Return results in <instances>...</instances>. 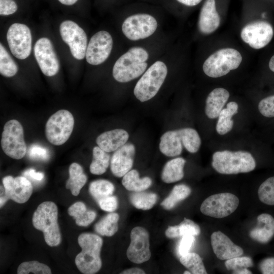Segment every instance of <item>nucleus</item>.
<instances>
[{"mask_svg":"<svg viewBox=\"0 0 274 274\" xmlns=\"http://www.w3.org/2000/svg\"><path fill=\"white\" fill-rule=\"evenodd\" d=\"M149 54L145 48L135 46L122 54L115 62L112 74L120 83L130 82L142 76L148 68Z\"/></svg>","mask_w":274,"mask_h":274,"instance_id":"nucleus-1","label":"nucleus"},{"mask_svg":"<svg viewBox=\"0 0 274 274\" xmlns=\"http://www.w3.org/2000/svg\"><path fill=\"white\" fill-rule=\"evenodd\" d=\"M78 242L82 251L75 258L77 268L84 274L96 273L102 265L100 253L102 239L93 233H83L79 235Z\"/></svg>","mask_w":274,"mask_h":274,"instance_id":"nucleus-2","label":"nucleus"},{"mask_svg":"<svg viewBox=\"0 0 274 274\" xmlns=\"http://www.w3.org/2000/svg\"><path fill=\"white\" fill-rule=\"evenodd\" d=\"M212 165L218 173L225 175L249 173L256 167V161L247 151L223 150L215 152Z\"/></svg>","mask_w":274,"mask_h":274,"instance_id":"nucleus-3","label":"nucleus"},{"mask_svg":"<svg viewBox=\"0 0 274 274\" xmlns=\"http://www.w3.org/2000/svg\"><path fill=\"white\" fill-rule=\"evenodd\" d=\"M57 219L58 208L52 201L41 203L33 215V227L43 232L46 243L50 247L57 246L61 241Z\"/></svg>","mask_w":274,"mask_h":274,"instance_id":"nucleus-4","label":"nucleus"},{"mask_svg":"<svg viewBox=\"0 0 274 274\" xmlns=\"http://www.w3.org/2000/svg\"><path fill=\"white\" fill-rule=\"evenodd\" d=\"M168 73L166 64L157 60L148 67L136 83L133 93L141 102L154 97L163 84Z\"/></svg>","mask_w":274,"mask_h":274,"instance_id":"nucleus-5","label":"nucleus"},{"mask_svg":"<svg viewBox=\"0 0 274 274\" xmlns=\"http://www.w3.org/2000/svg\"><path fill=\"white\" fill-rule=\"evenodd\" d=\"M242 59L241 54L237 50L231 48L221 49L206 59L202 70L210 77H221L237 68Z\"/></svg>","mask_w":274,"mask_h":274,"instance_id":"nucleus-6","label":"nucleus"},{"mask_svg":"<svg viewBox=\"0 0 274 274\" xmlns=\"http://www.w3.org/2000/svg\"><path fill=\"white\" fill-rule=\"evenodd\" d=\"M72 114L66 110H60L47 120L45 126L47 139L52 144L60 146L70 137L74 126Z\"/></svg>","mask_w":274,"mask_h":274,"instance_id":"nucleus-7","label":"nucleus"},{"mask_svg":"<svg viewBox=\"0 0 274 274\" xmlns=\"http://www.w3.org/2000/svg\"><path fill=\"white\" fill-rule=\"evenodd\" d=\"M1 147L4 153L15 159L22 158L26 153L23 128L15 119L7 121L2 134Z\"/></svg>","mask_w":274,"mask_h":274,"instance_id":"nucleus-8","label":"nucleus"},{"mask_svg":"<svg viewBox=\"0 0 274 274\" xmlns=\"http://www.w3.org/2000/svg\"><path fill=\"white\" fill-rule=\"evenodd\" d=\"M157 27V21L153 16L148 14H135L124 20L121 29L127 39L136 41L151 36Z\"/></svg>","mask_w":274,"mask_h":274,"instance_id":"nucleus-9","label":"nucleus"},{"mask_svg":"<svg viewBox=\"0 0 274 274\" xmlns=\"http://www.w3.org/2000/svg\"><path fill=\"white\" fill-rule=\"evenodd\" d=\"M239 204L238 197L230 193H221L207 198L200 206L201 212L208 216L221 219L234 212Z\"/></svg>","mask_w":274,"mask_h":274,"instance_id":"nucleus-10","label":"nucleus"},{"mask_svg":"<svg viewBox=\"0 0 274 274\" xmlns=\"http://www.w3.org/2000/svg\"><path fill=\"white\" fill-rule=\"evenodd\" d=\"M59 32L62 40L69 46L74 58L82 60L85 57L87 38L81 27L73 21L65 20L60 25Z\"/></svg>","mask_w":274,"mask_h":274,"instance_id":"nucleus-11","label":"nucleus"},{"mask_svg":"<svg viewBox=\"0 0 274 274\" xmlns=\"http://www.w3.org/2000/svg\"><path fill=\"white\" fill-rule=\"evenodd\" d=\"M7 40L11 53L17 58L24 59L30 55L32 38L27 25L18 23L12 24L7 31Z\"/></svg>","mask_w":274,"mask_h":274,"instance_id":"nucleus-12","label":"nucleus"},{"mask_svg":"<svg viewBox=\"0 0 274 274\" xmlns=\"http://www.w3.org/2000/svg\"><path fill=\"white\" fill-rule=\"evenodd\" d=\"M4 192L1 195V207L8 199L19 203L26 202L31 196L33 188L31 182L25 177L13 178L8 176L3 179Z\"/></svg>","mask_w":274,"mask_h":274,"instance_id":"nucleus-13","label":"nucleus"},{"mask_svg":"<svg viewBox=\"0 0 274 274\" xmlns=\"http://www.w3.org/2000/svg\"><path fill=\"white\" fill-rule=\"evenodd\" d=\"M113 38L106 30H100L90 39L86 49L85 58L90 64L97 65L105 62L113 48Z\"/></svg>","mask_w":274,"mask_h":274,"instance_id":"nucleus-14","label":"nucleus"},{"mask_svg":"<svg viewBox=\"0 0 274 274\" xmlns=\"http://www.w3.org/2000/svg\"><path fill=\"white\" fill-rule=\"evenodd\" d=\"M273 35L272 25L264 21L250 23L245 26L241 32L242 40L255 49L265 47L271 41Z\"/></svg>","mask_w":274,"mask_h":274,"instance_id":"nucleus-15","label":"nucleus"},{"mask_svg":"<svg viewBox=\"0 0 274 274\" xmlns=\"http://www.w3.org/2000/svg\"><path fill=\"white\" fill-rule=\"evenodd\" d=\"M34 54L42 73L46 76H55L59 71L60 65L51 41L42 38L36 43Z\"/></svg>","mask_w":274,"mask_h":274,"instance_id":"nucleus-16","label":"nucleus"},{"mask_svg":"<svg viewBox=\"0 0 274 274\" xmlns=\"http://www.w3.org/2000/svg\"><path fill=\"white\" fill-rule=\"evenodd\" d=\"M130 244L126 252L127 257L132 262L140 264L149 260L151 257L149 235L142 227H134L130 232Z\"/></svg>","mask_w":274,"mask_h":274,"instance_id":"nucleus-17","label":"nucleus"},{"mask_svg":"<svg viewBox=\"0 0 274 274\" xmlns=\"http://www.w3.org/2000/svg\"><path fill=\"white\" fill-rule=\"evenodd\" d=\"M135 148L131 143H126L113 153L110 162L111 170L116 177H123L131 169Z\"/></svg>","mask_w":274,"mask_h":274,"instance_id":"nucleus-18","label":"nucleus"},{"mask_svg":"<svg viewBox=\"0 0 274 274\" xmlns=\"http://www.w3.org/2000/svg\"><path fill=\"white\" fill-rule=\"evenodd\" d=\"M211 242L214 253L220 260H228L241 256L244 253L241 247L235 245L220 231H215L212 234Z\"/></svg>","mask_w":274,"mask_h":274,"instance_id":"nucleus-19","label":"nucleus"},{"mask_svg":"<svg viewBox=\"0 0 274 274\" xmlns=\"http://www.w3.org/2000/svg\"><path fill=\"white\" fill-rule=\"evenodd\" d=\"M220 17L217 11L215 0H206L201 8L198 21L200 32L209 35L219 26Z\"/></svg>","mask_w":274,"mask_h":274,"instance_id":"nucleus-20","label":"nucleus"},{"mask_svg":"<svg viewBox=\"0 0 274 274\" xmlns=\"http://www.w3.org/2000/svg\"><path fill=\"white\" fill-rule=\"evenodd\" d=\"M129 139V134L122 129H115L104 132L97 136L96 143L105 151H115L125 145Z\"/></svg>","mask_w":274,"mask_h":274,"instance_id":"nucleus-21","label":"nucleus"},{"mask_svg":"<svg viewBox=\"0 0 274 274\" xmlns=\"http://www.w3.org/2000/svg\"><path fill=\"white\" fill-rule=\"evenodd\" d=\"M257 220V225L250 231V236L259 243H268L274 236V218L270 214L262 213Z\"/></svg>","mask_w":274,"mask_h":274,"instance_id":"nucleus-22","label":"nucleus"},{"mask_svg":"<svg viewBox=\"0 0 274 274\" xmlns=\"http://www.w3.org/2000/svg\"><path fill=\"white\" fill-rule=\"evenodd\" d=\"M229 92L223 88H216L208 95L205 107V113L209 118L218 117L229 97Z\"/></svg>","mask_w":274,"mask_h":274,"instance_id":"nucleus-23","label":"nucleus"},{"mask_svg":"<svg viewBox=\"0 0 274 274\" xmlns=\"http://www.w3.org/2000/svg\"><path fill=\"white\" fill-rule=\"evenodd\" d=\"M183 146L180 129L167 131L160 138L159 150L166 156L175 157L180 155Z\"/></svg>","mask_w":274,"mask_h":274,"instance_id":"nucleus-24","label":"nucleus"},{"mask_svg":"<svg viewBox=\"0 0 274 274\" xmlns=\"http://www.w3.org/2000/svg\"><path fill=\"white\" fill-rule=\"evenodd\" d=\"M185 163L186 160L182 157L175 158L167 161L161 173L162 180L166 183H172L182 179Z\"/></svg>","mask_w":274,"mask_h":274,"instance_id":"nucleus-25","label":"nucleus"},{"mask_svg":"<svg viewBox=\"0 0 274 274\" xmlns=\"http://www.w3.org/2000/svg\"><path fill=\"white\" fill-rule=\"evenodd\" d=\"M69 175L70 177L66 182V188L70 189L74 196H77L86 184L87 177L84 173L82 167L76 162L70 165Z\"/></svg>","mask_w":274,"mask_h":274,"instance_id":"nucleus-26","label":"nucleus"},{"mask_svg":"<svg viewBox=\"0 0 274 274\" xmlns=\"http://www.w3.org/2000/svg\"><path fill=\"white\" fill-rule=\"evenodd\" d=\"M238 104L235 101H230L227 104L226 108L221 111L217 123L216 129L217 133L224 135L232 128L234 122L232 116L238 112Z\"/></svg>","mask_w":274,"mask_h":274,"instance_id":"nucleus-27","label":"nucleus"},{"mask_svg":"<svg viewBox=\"0 0 274 274\" xmlns=\"http://www.w3.org/2000/svg\"><path fill=\"white\" fill-rule=\"evenodd\" d=\"M152 180L148 177L140 178L135 169L129 171L123 177L122 184L125 189L133 192H141L149 188L152 185Z\"/></svg>","mask_w":274,"mask_h":274,"instance_id":"nucleus-28","label":"nucleus"},{"mask_svg":"<svg viewBox=\"0 0 274 274\" xmlns=\"http://www.w3.org/2000/svg\"><path fill=\"white\" fill-rule=\"evenodd\" d=\"M67 212L75 219L76 224L79 226H87L94 220L96 216L95 212L87 210L85 204L80 201L70 206Z\"/></svg>","mask_w":274,"mask_h":274,"instance_id":"nucleus-29","label":"nucleus"},{"mask_svg":"<svg viewBox=\"0 0 274 274\" xmlns=\"http://www.w3.org/2000/svg\"><path fill=\"white\" fill-rule=\"evenodd\" d=\"M200 233L199 226L193 221L185 218L178 225L168 226L165 232L166 237L170 238L186 235L196 236Z\"/></svg>","mask_w":274,"mask_h":274,"instance_id":"nucleus-30","label":"nucleus"},{"mask_svg":"<svg viewBox=\"0 0 274 274\" xmlns=\"http://www.w3.org/2000/svg\"><path fill=\"white\" fill-rule=\"evenodd\" d=\"M92 155L89 167L90 173L96 175L104 174L109 165L110 155L98 146H95L93 149Z\"/></svg>","mask_w":274,"mask_h":274,"instance_id":"nucleus-31","label":"nucleus"},{"mask_svg":"<svg viewBox=\"0 0 274 274\" xmlns=\"http://www.w3.org/2000/svg\"><path fill=\"white\" fill-rule=\"evenodd\" d=\"M191 193V189L185 184L175 186L169 195L161 203L165 209H173L179 202L186 198Z\"/></svg>","mask_w":274,"mask_h":274,"instance_id":"nucleus-32","label":"nucleus"},{"mask_svg":"<svg viewBox=\"0 0 274 274\" xmlns=\"http://www.w3.org/2000/svg\"><path fill=\"white\" fill-rule=\"evenodd\" d=\"M119 219L117 213L109 214L95 224V230L101 235L111 236L118 231Z\"/></svg>","mask_w":274,"mask_h":274,"instance_id":"nucleus-33","label":"nucleus"},{"mask_svg":"<svg viewBox=\"0 0 274 274\" xmlns=\"http://www.w3.org/2000/svg\"><path fill=\"white\" fill-rule=\"evenodd\" d=\"M129 200L136 209L148 210L156 203L157 195L152 192H135L129 196Z\"/></svg>","mask_w":274,"mask_h":274,"instance_id":"nucleus-34","label":"nucleus"},{"mask_svg":"<svg viewBox=\"0 0 274 274\" xmlns=\"http://www.w3.org/2000/svg\"><path fill=\"white\" fill-rule=\"evenodd\" d=\"M114 190L115 187L112 183L102 179L91 182L89 187L90 193L97 202L103 198L112 195Z\"/></svg>","mask_w":274,"mask_h":274,"instance_id":"nucleus-35","label":"nucleus"},{"mask_svg":"<svg viewBox=\"0 0 274 274\" xmlns=\"http://www.w3.org/2000/svg\"><path fill=\"white\" fill-rule=\"evenodd\" d=\"M182 143L190 153L197 152L201 145V139L197 131L192 128L180 129Z\"/></svg>","mask_w":274,"mask_h":274,"instance_id":"nucleus-36","label":"nucleus"},{"mask_svg":"<svg viewBox=\"0 0 274 274\" xmlns=\"http://www.w3.org/2000/svg\"><path fill=\"white\" fill-rule=\"evenodd\" d=\"M181 263L187 268L191 273L206 274V270L202 259L195 253L189 252L180 258Z\"/></svg>","mask_w":274,"mask_h":274,"instance_id":"nucleus-37","label":"nucleus"},{"mask_svg":"<svg viewBox=\"0 0 274 274\" xmlns=\"http://www.w3.org/2000/svg\"><path fill=\"white\" fill-rule=\"evenodd\" d=\"M226 268L235 274H251L248 267L253 266V262L249 257L237 256L228 260L225 263Z\"/></svg>","mask_w":274,"mask_h":274,"instance_id":"nucleus-38","label":"nucleus"},{"mask_svg":"<svg viewBox=\"0 0 274 274\" xmlns=\"http://www.w3.org/2000/svg\"><path fill=\"white\" fill-rule=\"evenodd\" d=\"M18 67L4 46L0 44V73L6 77L16 75Z\"/></svg>","mask_w":274,"mask_h":274,"instance_id":"nucleus-39","label":"nucleus"},{"mask_svg":"<svg viewBox=\"0 0 274 274\" xmlns=\"http://www.w3.org/2000/svg\"><path fill=\"white\" fill-rule=\"evenodd\" d=\"M258 198L263 203L274 206V176L266 179L259 186Z\"/></svg>","mask_w":274,"mask_h":274,"instance_id":"nucleus-40","label":"nucleus"},{"mask_svg":"<svg viewBox=\"0 0 274 274\" xmlns=\"http://www.w3.org/2000/svg\"><path fill=\"white\" fill-rule=\"evenodd\" d=\"M50 274L51 270L47 265L37 261H26L21 263L17 269L18 274Z\"/></svg>","mask_w":274,"mask_h":274,"instance_id":"nucleus-41","label":"nucleus"},{"mask_svg":"<svg viewBox=\"0 0 274 274\" xmlns=\"http://www.w3.org/2000/svg\"><path fill=\"white\" fill-rule=\"evenodd\" d=\"M258 110L265 117H274V95L264 98L259 102Z\"/></svg>","mask_w":274,"mask_h":274,"instance_id":"nucleus-42","label":"nucleus"},{"mask_svg":"<svg viewBox=\"0 0 274 274\" xmlns=\"http://www.w3.org/2000/svg\"><path fill=\"white\" fill-rule=\"evenodd\" d=\"M28 155L33 160H47L49 158V152L45 147L33 144L29 148Z\"/></svg>","mask_w":274,"mask_h":274,"instance_id":"nucleus-43","label":"nucleus"},{"mask_svg":"<svg viewBox=\"0 0 274 274\" xmlns=\"http://www.w3.org/2000/svg\"><path fill=\"white\" fill-rule=\"evenodd\" d=\"M195 241L194 236L186 235L182 236L177 248V253L180 257L189 253Z\"/></svg>","mask_w":274,"mask_h":274,"instance_id":"nucleus-44","label":"nucleus"},{"mask_svg":"<svg viewBox=\"0 0 274 274\" xmlns=\"http://www.w3.org/2000/svg\"><path fill=\"white\" fill-rule=\"evenodd\" d=\"M18 9L15 0H0V15L8 16L14 14Z\"/></svg>","mask_w":274,"mask_h":274,"instance_id":"nucleus-45","label":"nucleus"},{"mask_svg":"<svg viewBox=\"0 0 274 274\" xmlns=\"http://www.w3.org/2000/svg\"><path fill=\"white\" fill-rule=\"evenodd\" d=\"M101 209L105 211L113 212L118 206V200L115 196L111 195L103 198L97 201Z\"/></svg>","mask_w":274,"mask_h":274,"instance_id":"nucleus-46","label":"nucleus"},{"mask_svg":"<svg viewBox=\"0 0 274 274\" xmlns=\"http://www.w3.org/2000/svg\"><path fill=\"white\" fill-rule=\"evenodd\" d=\"M259 269L263 274H274V257H267L259 264Z\"/></svg>","mask_w":274,"mask_h":274,"instance_id":"nucleus-47","label":"nucleus"},{"mask_svg":"<svg viewBox=\"0 0 274 274\" xmlns=\"http://www.w3.org/2000/svg\"><path fill=\"white\" fill-rule=\"evenodd\" d=\"M24 175L27 176L31 179L36 181H41L44 177V175L41 172H36L33 169L30 168L27 170H26Z\"/></svg>","mask_w":274,"mask_h":274,"instance_id":"nucleus-48","label":"nucleus"},{"mask_svg":"<svg viewBox=\"0 0 274 274\" xmlns=\"http://www.w3.org/2000/svg\"><path fill=\"white\" fill-rule=\"evenodd\" d=\"M121 274H144L145 272L141 268L138 267L127 269L122 272Z\"/></svg>","mask_w":274,"mask_h":274,"instance_id":"nucleus-49","label":"nucleus"},{"mask_svg":"<svg viewBox=\"0 0 274 274\" xmlns=\"http://www.w3.org/2000/svg\"><path fill=\"white\" fill-rule=\"evenodd\" d=\"M178 2L187 6H195L199 4L202 0H177Z\"/></svg>","mask_w":274,"mask_h":274,"instance_id":"nucleus-50","label":"nucleus"},{"mask_svg":"<svg viewBox=\"0 0 274 274\" xmlns=\"http://www.w3.org/2000/svg\"><path fill=\"white\" fill-rule=\"evenodd\" d=\"M60 4L65 6H72L76 5L80 0H57Z\"/></svg>","mask_w":274,"mask_h":274,"instance_id":"nucleus-51","label":"nucleus"},{"mask_svg":"<svg viewBox=\"0 0 274 274\" xmlns=\"http://www.w3.org/2000/svg\"><path fill=\"white\" fill-rule=\"evenodd\" d=\"M269 69L272 72H274V55H273L269 61L268 64Z\"/></svg>","mask_w":274,"mask_h":274,"instance_id":"nucleus-52","label":"nucleus"},{"mask_svg":"<svg viewBox=\"0 0 274 274\" xmlns=\"http://www.w3.org/2000/svg\"><path fill=\"white\" fill-rule=\"evenodd\" d=\"M184 274H186V273L191 274V272H190V271H185L184 272Z\"/></svg>","mask_w":274,"mask_h":274,"instance_id":"nucleus-53","label":"nucleus"}]
</instances>
